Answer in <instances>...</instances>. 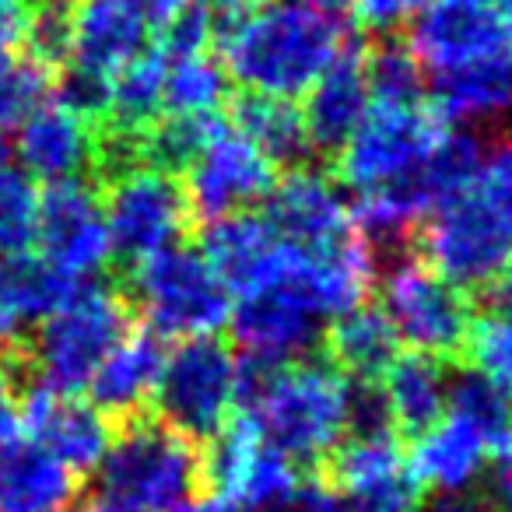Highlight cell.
Masks as SVG:
<instances>
[{"mask_svg": "<svg viewBox=\"0 0 512 512\" xmlns=\"http://www.w3.org/2000/svg\"><path fill=\"white\" fill-rule=\"evenodd\" d=\"M509 36H512V25H509Z\"/></svg>", "mask_w": 512, "mask_h": 512, "instance_id": "obj_47", "label": "cell"}, {"mask_svg": "<svg viewBox=\"0 0 512 512\" xmlns=\"http://www.w3.org/2000/svg\"><path fill=\"white\" fill-rule=\"evenodd\" d=\"M369 95L376 106H425V67L407 46H376L365 53Z\"/></svg>", "mask_w": 512, "mask_h": 512, "instance_id": "obj_34", "label": "cell"}, {"mask_svg": "<svg viewBox=\"0 0 512 512\" xmlns=\"http://www.w3.org/2000/svg\"><path fill=\"white\" fill-rule=\"evenodd\" d=\"M491 456L495 453H491L481 435L470 432L463 421L442 414L432 428L414 435L407 467H411L418 488H435L442 495H463L481 477L484 463Z\"/></svg>", "mask_w": 512, "mask_h": 512, "instance_id": "obj_24", "label": "cell"}, {"mask_svg": "<svg viewBox=\"0 0 512 512\" xmlns=\"http://www.w3.org/2000/svg\"><path fill=\"white\" fill-rule=\"evenodd\" d=\"M221 8V15H242V11H253V8H264L271 0H214Z\"/></svg>", "mask_w": 512, "mask_h": 512, "instance_id": "obj_43", "label": "cell"}, {"mask_svg": "<svg viewBox=\"0 0 512 512\" xmlns=\"http://www.w3.org/2000/svg\"><path fill=\"white\" fill-rule=\"evenodd\" d=\"M512 113V50L467 71L435 78V116L442 123H477Z\"/></svg>", "mask_w": 512, "mask_h": 512, "instance_id": "obj_27", "label": "cell"}, {"mask_svg": "<svg viewBox=\"0 0 512 512\" xmlns=\"http://www.w3.org/2000/svg\"><path fill=\"white\" fill-rule=\"evenodd\" d=\"M232 123L249 144H253L267 162L278 165H302L313 155L302 109L292 99H271V95H242L232 102Z\"/></svg>", "mask_w": 512, "mask_h": 512, "instance_id": "obj_28", "label": "cell"}, {"mask_svg": "<svg viewBox=\"0 0 512 512\" xmlns=\"http://www.w3.org/2000/svg\"><path fill=\"white\" fill-rule=\"evenodd\" d=\"M330 460V488L362 505V512H414L421 488L414 481L407 456L393 428L355 432L344 439Z\"/></svg>", "mask_w": 512, "mask_h": 512, "instance_id": "obj_16", "label": "cell"}, {"mask_svg": "<svg viewBox=\"0 0 512 512\" xmlns=\"http://www.w3.org/2000/svg\"><path fill=\"white\" fill-rule=\"evenodd\" d=\"M39 190L15 151L0 141V256L29 253L36 246Z\"/></svg>", "mask_w": 512, "mask_h": 512, "instance_id": "obj_33", "label": "cell"}, {"mask_svg": "<svg viewBox=\"0 0 512 512\" xmlns=\"http://www.w3.org/2000/svg\"><path fill=\"white\" fill-rule=\"evenodd\" d=\"M400 355V341L393 334L390 320L383 309L376 306H358L348 316L334 320L330 330V358L334 369L351 376L355 383H379L393 358Z\"/></svg>", "mask_w": 512, "mask_h": 512, "instance_id": "obj_30", "label": "cell"}, {"mask_svg": "<svg viewBox=\"0 0 512 512\" xmlns=\"http://www.w3.org/2000/svg\"><path fill=\"white\" fill-rule=\"evenodd\" d=\"M0 4H29V0H0Z\"/></svg>", "mask_w": 512, "mask_h": 512, "instance_id": "obj_46", "label": "cell"}, {"mask_svg": "<svg viewBox=\"0 0 512 512\" xmlns=\"http://www.w3.org/2000/svg\"><path fill=\"white\" fill-rule=\"evenodd\" d=\"M242 397L260 435L292 463H320L344 442L351 425V383L327 362L246 369Z\"/></svg>", "mask_w": 512, "mask_h": 512, "instance_id": "obj_2", "label": "cell"}, {"mask_svg": "<svg viewBox=\"0 0 512 512\" xmlns=\"http://www.w3.org/2000/svg\"><path fill=\"white\" fill-rule=\"evenodd\" d=\"M22 383H18L15 369L0 351V449H8L11 442L22 439Z\"/></svg>", "mask_w": 512, "mask_h": 512, "instance_id": "obj_37", "label": "cell"}, {"mask_svg": "<svg viewBox=\"0 0 512 512\" xmlns=\"http://www.w3.org/2000/svg\"><path fill=\"white\" fill-rule=\"evenodd\" d=\"M134 330V306L106 285H81L53 316H46L22 344L0 348L22 390L78 393L92 383L109 351Z\"/></svg>", "mask_w": 512, "mask_h": 512, "instance_id": "obj_3", "label": "cell"}, {"mask_svg": "<svg viewBox=\"0 0 512 512\" xmlns=\"http://www.w3.org/2000/svg\"><path fill=\"white\" fill-rule=\"evenodd\" d=\"M235 348L246 358V369H281L302 362L320 341L323 320L299 299L274 288H256L232 302Z\"/></svg>", "mask_w": 512, "mask_h": 512, "instance_id": "obj_17", "label": "cell"}, {"mask_svg": "<svg viewBox=\"0 0 512 512\" xmlns=\"http://www.w3.org/2000/svg\"><path fill=\"white\" fill-rule=\"evenodd\" d=\"M46 4H60V8H71L74 0H46Z\"/></svg>", "mask_w": 512, "mask_h": 512, "instance_id": "obj_45", "label": "cell"}, {"mask_svg": "<svg viewBox=\"0 0 512 512\" xmlns=\"http://www.w3.org/2000/svg\"><path fill=\"white\" fill-rule=\"evenodd\" d=\"M421 264L460 292H484L512 267V211L477 179L435 207L421 228Z\"/></svg>", "mask_w": 512, "mask_h": 512, "instance_id": "obj_5", "label": "cell"}, {"mask_svg": "<svg viewBox=\"0 0 512 512\" xmlns=\"http://www.w3.org/2000/svg\"><path fill=\"white\" fill-rule=\"evenodd\" d=\"M348 0H271L218 18V64L249 95L295 99L348 46Z\"/></svg>", "mask_w": 512, "mask_h": 512, "instance_id": "obj_1", "label": "cell"}, {"mask_svg": "<svg viewBox=\"0 0 512 512\" xmlns=\"http://www.w3.org/2000/svg\"><path fill=\"white\" fill-rule=\"evenodd\" d=\"M200 488V453L158 418H130L113 435L85 512H176Z\"/></svg>", "mask_w": 512, "mask_h": 512, "instance_id": "obj_4", "label": "cell"}, {"mask_svg": "<svg viewBox=\"0 0 512 512\" xmlns=\"http://www.w3.org/2000/svg\"><path fill=\"white\" fill-rule=\"evenodd\" d=\"M130 292V306L137 302L151 334L176 341L214 337L228 323L235 302L204 253L186 246H172L134 264Z\"/></svg>", "mask_w": 512, "mask_h": 512, "instance_id": "obj_6", "label": "cell"}, {"mask_svg": "<svg viewBox=\"0 0 512 512\" xmlns=\"http://www.w3.org/2000/svg\"><path fill=\"white\" fill-rule=\"evenodd\" d=\"M372 106L365 53L348 43L337 60L309 85L302 120H306L313 151H341Z\"/></svg>", "mask_w": 512, "mask_h": 512, "instance_id": "obj_21", "label": "cell"}, {"mask_svg": "<svg viewBox=\"0 0 512 512\" xmlns=\"http://www.w3.org/2000/svg\"><path fill=\"white\" fill-rule=\"evenodd\" d=\"M481 183L512 211V137H505V141L491 151V158H484Z\"/></svg>", "mask_w": 512, "mask_h": 512, "instance_id": "obj_39", "label": "cell"}, {"mask_svg": "<svg viewBox=\"0 0 512 512\" xmlns=\"http://www.w3.org/2000/svg\"><path fill=\"white\" fill-rule=\"evenodd\" d=\"M162 362H165V351L158 344V337L151 330H130L109 351L106 362L95 369L92 383H88V393H92L88 404L106 414L109 421L141 418L144 404L155 397Z\"/></svg>", "mask_w": 512, "mask_h": 512, "instance_id": "obj_23", "label": "cell"}, {"mask_svg": "<svg viewBox=\"0 0 512 512\" xmlns=\"http://www.w3.org/2000/svg\"><path fill=\"white\" fill-rule=\"evenodd\" d=\"M78 495V474L36 442L0 449V512H67Z\"/></svg>", "mask_w": 512, "mask_h": 512, "instance_id": "obj_25", "label": "cell"}, {"mask_svg": "<svg viewBox=\"0 0 512 512\" xmlns=\"http://www.w3.org/2000/svg\"><path fill=\"white\" fill-rule=\"evenodd\" d=\"M15 158L22 169L46 183L81 179L99 158V123L85 120L64 102H43L18 130Z\"/></svg>", "mask_w": 512, "mask_h": 512, "instance_id": "obj_20", "label": "cell"}, {"mask_svg": "<svg viewBox=\"0 0 512 512\" xmlns=\"http://www.w3.org/2000/svg\"><path fill=\"white\" fill-rule=\"evenodd\" d=\"M495 8L505 18V25H512V0H495Z\"/></svg>", "mask_w": 512, "mask_h": 512, "instance_id": "obj_44", "label": "cell"}, {"mask_svg": "<svg viewBox=\"0 0 512 512\" xmlns=\"http://www.w3.org/2000/svg\"><path fill=\"white\" fill-rule=\"evenodd\" d=\"M78 288L81 281L67 278L39 253L0 256V348L22 344Z\"/></svg>", "mask_w": 512, "mask_h": 512, "instance_id": "obj_22", "label": "cell"}, {"mask_svg": "<svg viewBox=\"0 0 512 512\" xmlns=\"http://www.w3.org/2000/svg\"><path fill=\"white\" fill-rule=\"evenodd\" d=\"M228 99V74L211 53L169 60L165 71V116H218V106Z\"/></svg>", "mask_w": 512, "mask_h": 512, "instance_id": "obj_32", "label": "cell"}, {"mask_svg": "<svg viewBox=\"0 0 512 512\" xmlns=\"http://www.w3.org/2000/svg\"><path fill=\"white\" fill-rule=\"evenodd\" d=\"M432 78L467 71L512 50V36L495 0H428L411 22V46Z\"/></svg>", "mask_w": 512, "mask_h": 512, "instance_id": "obj_13", "label": "cell"}, {"mask_svg": "<svg viewBox=\"0 0 512 512\" xmlns=\"http://www.w3.org/2000/svg\"><path fill=\"white\" fill-rule=\"evenodd\" d=\"M425 512H491V509L470 495H442V498H435Z\"/></svg>", "mask_w": 512, "mask_h": 512, "instance_id": "obj_42", "label": "cell"}, {"mask_svg": "<svg viewBox=\"0 0 512 512\" xmlns=\"http://www.w3.org/2000/svg\"><path fill=\"white\" fill-rule=\"evenodd\" d=\"M267 512H344V498L330 484H299L295 495Z\"/></svg>", "mask_w": 512, "mask_h": 512, "instance_id": "obj_38", "label": "cell"}, {"mask_svg": "<svg viewBox=\"0 0 512 512\" xmlns=\"http://www.w3.org/2000/svg\"><path fill=\"white\" fill-rule=\"evenodd\" d=\"M151 22L144 0H74L67 8L64 71L113 81L148 50Z\"/></svg>", "mask_w": 512, "mask_h": 512, "instance_id": "obj_15", "label": "cell"}, {"mask_svg": "<svg viewBox=\"0 0 512 512\" xmlns=\"http://www.w3.org/2000/svg\"><path fill=\"white\" fill-rule=\"evenodd\" d=\"M99 200L113 256L127 260L130 267L179 246L193 218L176 172L148 162H130L106 172Z\"/></svg>", "mask_w": 512, "mask_h": 512, "instance_id": "obj_8", "label": "cell"}, {"mask_svg": "<svg viewBox=\"0 0 512 512\" xmlns=\"http://www.w3.org/2000/svg\"><path fill=\"white\" fill-rule=\"evenodd\" d=\"M22 432L29 442L64 463L71 474L99 470L102 456L113 446V421L95 411L78 393H53V390H25L22 397Z\"/></svg>", "mask_w": 512, "mask_h": 512, "instance_id": "obj_19", "label": "cell"}, {"mask_svg": "<svg viewBox=\"0 0 512 512\" xmlns=\"http://www.w3.org/2000/svg\"><path fill=\"white\" fill-rule=\"evenodd\" d=\"M264 218L278 239L313 249V253L348 246L351 239H358L355 214L341 186L330 176L309 169H295L292 176L278 179L274 193L267 197Z\"/></svg>", "mask_w": 512, "mask_h": 512, "instance_id": "obj_18", "label": "cell"}, {"mask_svg": "<svg viewBox=\"0 0 512 512\" xmlns=\"http://www.w3.org/2000/svg\"><path fill=\"white\" fill-rule=\"evenodd\" d=\"M449 130L428 106H376L337 151V172L355 197L407 186Z\"/></svg>", "mask_w": 512, "mask_h": 512, "instance_id": "obj_9", "label": "cell"}, {"mask_svg": "<svg viewBox=\"0 0 512 512\" xmlns=\"http://www.w3.org/2000/svg\"><path fill=\"white\" fill-rule=\"evenodd\" d=\"M376 386L393 428L421 435L446 414L449 379L442 365L428 355H418V351L397 355Z\"/></svg>", "mask_w": 512, "mask_h": 512, "instance_id": "obj_26", "label": "cell"}, {"mask_svg": "<svg viewBox=\"0 0 512 512\" xmlns=\"http://www.w3.org/2000/svg\"><path fill=\"white\" fill-rule=\"evenodd\" d=\"M278 246V235L260 214H232V218L211 221L204 232V260L214 267L225 288L242 295L256 281V274L264 271L267 256Z\"/></svg>", "mask_w": 512, "mask_h": 512, "instance_id": "obj_29", "label": "cell"}, {"mask_svg": "<svg viewBox=\"0 0 512 512\" xmlns=\"http://www.w3.org/2000/svg\"><path fill=\"white\" fill-rule=\"evenodd\" d=\"M484 295H488V313L512 320V267L505 274H498V278L484 288Z\"/></svg>", "mask_w": 512, "mask_h": 512, "instance_id": "obj_40", "label": "cell"}, {"mask_svg": "<svg viewBox=\"0 0 512 512\" xmlns=\"http://www.w3.org/2000/svg\"><path fill=\"white\" fill-rule=\"evenodd\" d=\"M383 316L390 320L400 344H411L418 355L435 362L463 355L474 323L467 295L407 253L390 260V271L383 278Z\"/></svg>", "mask_w": 512, "mask_h": 512, "instance_id": "obj_10", "label": "cell"}, {"mask_svg": "<svg viewBox=\"0 0 512 512\" xmlns=\"http://www.w3.org/2000/svg\"><path fill=\"white\" fill-rule=\"evenodd\" d=\"M495 495H498V505H502L505 512H512V442L502 453V463H498V470H495Z\"/></svg>", "mask_w": 512, "mask_h": 512, "instance_id": "obj_41", "label": "cell"}, {"mask_svg": "<svg viewBox=\"0 0 512 512\" xmlns=\"http://www.w3.org/2000/svg\"><path fill=\"white\" fill-rule=\"evenodd\" d=\"M428 0H348V18L365 32H393L411 25Z\"/></svg>", "mask_w": 512, "mask_h": 512, "instance_id": "obj_36", "label": "cell"}, {"mask_svg": "<svg viewBox=\"0 0 512 512\" xmlns=\"http://www.w3.org/2000/svg\"><path fill=\"white\" fill-rule=\"evenodd\" d=\"M36 246L43 260L81 285L99 274L113 256L99 190H92L85 179L46 186V193H39Z\"/></svg>", "mask_w": 512, "mask_h": 512, "instance_id": "obj_14", "label": "cell"}, {"mask_svg": "<svg viewBox=\"0 0 512 512\" xmlns=\"http://www.w3.org/2000/svg\"><path fill=\"white\" fill-rule=\"evenodd\" d=\"M200 484L235 512H267L299 488V463L271 446L249 414H232L200 456Z\"/></svg>", "mask_w": 512, "mask_h": 512, "instance_id": "obj_11", "label": "cell"}, {"mask_svg": "<svg viewBox=\"0 0 512 512\" xmlns=\"http://www.w3.org/2000/svg\"><path fill=\"white\" fill-rule=\"evenodd\" d=\"M242 362L218 337L179 341L165 355L155 386L158 421L183 439L211 442L232 421L242 397Z\"/></svg>", "mask_w": 512, "mask_h": 512, "instance_id": "obj_7", "label": "cell"}, {"mask_svg": "<svg viewBox=\"0 0 512 512\" xmlns=\"http://www.w3.org/2000/svg\"><path fill=\"white\" fill-rule=\"evenodd\" d=\"M274 186H278V169L225 116L186 162V200L190 211L204 221L249 214V207L271 197Z\"/></svg>", "mask_w": 512, "mask_h": 512, "instance_id": "obj_12", "label": "cell"}, {"mask_svg": "<svg viewBox=\"0 0 512 512\" xmlns=\"http://www.w3.org/2000/svg\"><path fill=\"white\" fill-rule=\"evenodd\" d=\"M446 414L477 432L491 453H505L512 442V393L488 383L477 372H463L449 383Z\"/></svg>", "mask_w": 512, "mask_h": 512, "instance_id": "obj_31", "label": "cell"}, {"mask_svg": "<svg viewBox=\"0 0 512 512\" xmlns=\"http://www.w3.org/2000/svg\"><path fill=\"white\" fill-rule=\"evenodd\" d=\"M463 355L470 358V372L512 393V320L484 313L470 323Z\"/></svg>", "mask_w": 512, "mask_h": 512, "instance_id": "obj_35", "label": "cell"}]
</instances>
